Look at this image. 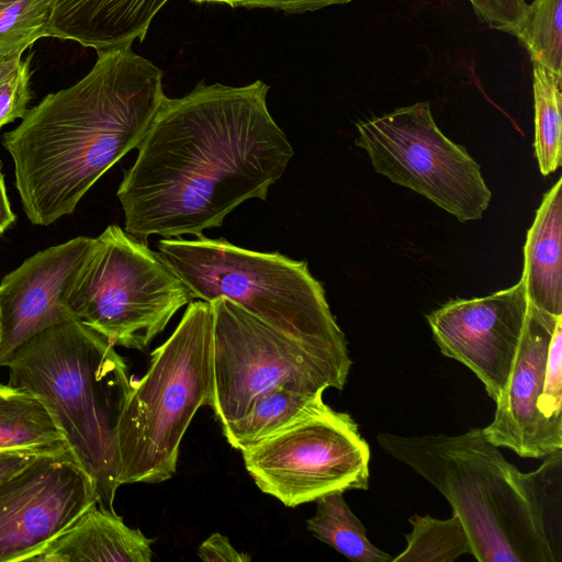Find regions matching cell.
Returning <instances> with one entry per match:
<instances>
[{
    "label": "cell",
    "instance_id": "6da1fadb",
    "mask_svg": "<svg viewBox=\"0 0 562 562\" xmlns=\"http://www.w3.org/2000/svg\"><path fill=\"white\" fill-rule=\"evenodd\" d=\"M269 86L206 85L166 98L116 196L124 231L200 236L249 199L266 201L294 155L267 103Z\"/></svg>",
    "mask_w": 562,
    "mask_h": 562
},
{
    "label": "cell",
    "instance_id": "7a4b0ae2",
    "mask_svg": "<svg viewBox=\"0 0 562 562\" xmlns=\"http://www.w3.org/2000/svg\"><path fill=\"white\" fill-rule=\"evenodd\" d=\"M166 98L162 71L125 45L97 52L83 78L29 109L1 140L29 221L48 226L71 214L138 147Z\"/></svg>",
    "mask_w": 562,
    "mask_h": 562
},
{
    "label": "cell",
    "instance_id": "3957f363",
    "mask_svg": "<svg viewBox=\"0 0 562 562\" xmlns=\"http://www.w3.org/2000/svg\"><path fill=\"white\" fill-rule=\"evenodd\" d=\"M389 456L403 462L441 493L461 520L480 562H559L553 530L554 485L560 484L561 450L539 469L521 472L508 462L482 428L460 435L401 436L379 432Z\"/></svg>",
    "mask_w": 562,
    "mask_h": 562
},
{
    "label": "cell",
    "instance_id": "277c9868",
    "mask_svg": "<svg viewBox=\"0 0 562 562\" xmlns=\"http://www.w3.org/2000/svg\"><path fill=\"white\" fill-rule=\"evenodd\" d=\"M5 367L8 384L37 396L55 417L94 484L97 505L114 510L116 431L133 378L123 357L105 337L69 321L24 342Z\"/></svg>",
    "mask_w": 562,
    "mask_h": 562
},
{
    "label": "cell",
    "instance_id": "5b68a950",
    "mask_svg": "<svg viewBox=\"0 0 562 562\" xmlns=\"http://www.w3.org/2000/svg\"><path fill=\"white\" fill-rule=\"evenodd\" d=\"M158 254L192 299L225 297L306 345L349 355L319 281L305 260L238 247L225 238H162Z\"/></svg>",
    "mask_w": 562,
    "mask_h": 562
},
{
    "label": "cell",
    "instance_id": "8992f818",
    "mask_svg": "<svg viewBox=\"0 0 562 562\" xmlns=\"http://www.w3.org/2000/svg\"><path fill=\"white\" fill-rule=\"evenodd\" d=\"M213 308L192 301L168 339L132 378L116 439L119 483H160L176 473L181 440L213 389Z\"/></svg>",
    "mask_w": 562,
    "mask_h": 562
},
{
    "label": "cell",
    "instance_id": "52a82bcc",
    "mask_svg": "<svg viewBox=\"0 0 562 562\" xmlns=\"http://www.w3.org/2000/svg\"><path fill=\"white\" fill-rule=\"evenodd\" d=\"M192 301L158 251L114 224L93 238L67 294L75 321L139 351Z\"/></svg>",
    "mask_w": 562,
    "mask_h": 562
},
{
    "label": "cell",
    "instance_id": "ba28073f",
    "mask_svg": "<svg viewBox=\"0 0 562 562\" xmlns=\"http://www.w3.org/2000/svg\"><path fill=\"white\" fill-rule=\"evenodd\" d=\"M213 308V389L210 406L221 424L240 418L278 386L317 394L342 390L352 366L340 355L296 340L225 297Z\"/></svg>",
    "mask_w": 562,
    "mask_h": 562
},
{
    "label": "cell",
    "instance_id": "9c48e42d",
    "mask_svg": "<svg viewBox=\"0 0 562 562\" xmlns=\"http://www.w3.org/2000/svg\"><path fill=\"white\" fill-rule=\"evenodd\" d=\"M357 146L374 170L432 201L460 222L482 218L492 192L480 165L436 124L430 104L419 101L359 121Z\"/></svg>",
    "mask_w": 562,
    "mask_h": 562
},
{
    "label": "cell",
    "instance_id": "30bf717a",
    "mask_svg": "<svg viewBox=\"0 0 562 562\" xmlns=\"http://www.w3.org/2000/svg\"><path fill=\"white\" fill-rule=\"evenodd\" d=\"M241 454L257 487L288 507L369 487V445L349 414L324 401Z\"/></svg>",
    "mask_w": 562,
    "mask_h": 562
},
{
    "label": "cell",
    "instance_id": "8fae6325",
    "mask_svg": "<svg viewBox=\"0 0 562 562\" xmlns=\"http://www.w3.org/2000/svg\"><path fill=\"white\" fill-rule=\"evenodd\" d=\"M495 403L482 428L493 445L530 459L562 450V315L528 302L515 366Z\"/></svg>",
    "mask_w": 562,
    "mask_h": 562
},
{
    "label": "cell",
    "instance_id": "7c38bea8",
    "mask_svg": "<svg viewBox=\"0 0 562 562\" xmlns=\"http://www.w3.org/2000/svg\"><path fill=\"white\" fill-rule=\"evenodd\" d=\"M94 504V484L70 450L36 458L0 483V562H26Z\"/></svg>",
    "mask_w": 562,
    "mask_h": 562
},
{
    "label": "cell",
    "instance_id": "4fadbf2b",
    "mask_svg": "<svg viewBox=\"0 0 562 562\" xmlns=\"http://www.w3.org/2000/svg\"><path fill=\"white\" fill-rule=\"evenodd\" d=\"M527 311L520 279L482 297L449 301L426 319L441 353L471 370L496 402L513 372Z\"/></svg>",
    "mask_w": 562,
    "mask_h": 562
},
{
    "label": "cell",
    "instance_id": "5bb4252c",
    "mask_svg": "<svg viewBox=\"0 0 562 562\" xmlns=\"http://www.w3.org/2000/svg\"><path fill=\"white\" fill-rule=\"evenodd\" d=\"M93 238L79 236L37 251L0 282V368L35 335L75 321L67 294Z\"/></svg>",
    "mask_w": 562,
    "mask_h": 562
},
{
    "label": "cell",
    "instance_id": "9a60e30c",
    "mask_svg": "<svg viewBox=\"0 0 562 562\" xmlns=\"http://www.w3.org/2000/svg\"><path fill=\"white\" fill-rule=\"evenodd\" d=\"M169 0H50L46 37L70 40L97 52L142 42Z\"/></svg>",
    "mask_w": 562,
    "mask_h": 562
},
{
    "label": "cell",
    "instance_id": "2e32d148",
    "mask_svg": "<svg viewBox=\"0 0 562 562\" xmlns=\"http://www.w3.org/2000/svg\"><path fill=\"white\" fill-rule=\"evenodd\" d=\"M153 542L114 510L94 504L26 562H150Z\"/></svg>",
    "mask_w": 562,
    "mask_h": 562
},
{
    "label": "cell",
    "instance_id": "e0dca14e",
    "mask_svg": "<svg viewBox=\"0 0 562 562\" xmlns=\"http://www.w3.org/2000/svg\"><path fill=\"white\" fill-rule=\"evenodd\" d=\"M562 178L544 193L524 246L528 302L553 316L562 315Z\"/></svg>",
    "mask_w": 562,
    "mask_h": 562
},
{
    "label": "cell",
    "instance_id": "ac0fdd59",
    "mask_svg": "<svg viewBox=\"0 0 562 562\" xmlns=\"http://www.w3.org/2000/svg\"><path fill=\"white\" fill-rule=\"evenodd\" d=\"M68 450L63 430L43 401L0 382V452L55 454Z\"/></svg>",
    "mask_w": 562,
    "mask_h": 562
},
{
    "label": "cell",
    "instance_id": "d6986e66",
    "mask_svg": "<svg viewBox=\"0 0 562 562\" xmlns=\"http://www.w3.org/2000/svg\"><path fill=\"white\" fill-rule=\"evenodd\" d=\"M322 401L323 393L278 386L259 396L240 418L223 426V435L234 449L243 451L300 419Z\"/></svg>",
    "mask_w": 562,
    "mask_h": 562
},
{
    "label": "cell",
    "instance_id": "ffe728a7",
    "mask_svg": "<svg viewBox=\"0 0 562 562\" xmlns=\"http://www.w3.org/2000/svg\"><path fill=\"white\" fill-rule=\"evenodd\" d=\"M315 502V515L306 522L315 538L351 561H392L389 553L369 540L366 527L346 503L342 491L326 494Z\"/></svg>",
    "mask_w": 562,
    "mask_h": 562
},
{
    "label": "cell",
    "instance_id": "44dd1931",
    "mask_svg": "<svg viewBox=\"0 0 562 562\" xmlns=\"http://www.w3.org/2000/svg\"><path fill=\"white\" fill-rule=\"evenodd\" d=\"M562 76L532 63L533 148L541 175L561 166L562 158Z\"/></svg>",
    "mask_w": 562,
    "mask_h": 562
},
{
    "label": "cell",
    "instance_id": "7402d4cb",
    "mask_svg": "<svg viewBox=\"0 0 562 562\" xmlns=\"http://www.w3.org/2000/svg\"><path fill=\"white\" fill-rule=\"evenodd\" d=\"M408 521L413 528L405 535L407 547L393 562H452L471 552L467 531L456 514L448 519L414 515Z\"/></svg>",
    "mask_w": 562,
    "mask_h": 562
},
{
    "label": "cell",
    "instance_id": "603a6c76",
    "mask_svg": "<svg viewBox=\"0 0 562 562\" xmlns=\"http://www.w3.org/2000/svg\"><path fill=\"white\" fill-rule=\"evenodd\" d=\"M515 36L538 63L562 76V0H533Z\"/></svg>",
    "mask_w": 562,
    "mask_h": 562
},
{
    "label": "cell",
    "instance_id": "cb8c5ba5",
    "mask_svg": "<svg viewBox=\"0 0 562 562\" xmlns=\"http://www.w3.org/2000/svg\"><path fill=\"white\" fill-rule=\"evenodd\" d=\"M50 0H0V55L24 52L46 37Z\"/></svg>",
    "mask_w": 562,
    "mask_h": 562
},
{
    "label": "cell",
    "instance_id": "d4e9b609",
    "mask_svg": "<svg viewBox=\"0 0 562 562\" xmlns=\"http://www.w3.org/2000/svg\"><path fill=\"white\" fill-rule=\"evenodd\" d=\"M30 80V58H26L0 85V128L26 114L32 95Z\"/></svg>",
    "mask_w": 562,
    "mask_h": 562
},
{
    "label": "cell",
    "instance_id": "484cf974",
    "mask_svg": "<svg viewBox=\"0 0 562 562\" xmlns=\"http://www.w3.org/2000/svg\"><path fill=\"white\" fill-rule=\"evenodd\" d=\"M198 557L206 562H247L250 555L239 552L226 536L212 533L198 548Z\"/></svg>",
    "mask_w": 562,
    "mask_h": 562
},
{
    "label": "cell",
    "instance_id": "4316f807",
    "mask_svg": "<svg viewBox=\"0 0 562 562\" xmlns=\"http://www.w3.org/2000/svg\"><path fill=\"white\" fill-rule=\"evenodd\" d=\"M352 1L356 0H237L236 7L268 8L290 13H303Z\"/></svg>",
    "mask_w": 562,
    "mask_h": 562
},
{
    "label": "cell",
    "instance_id": "83f0119b",
    "mask_svg": "<svg viewBox=\"0 0 562 562\" xmlns=\"http://www.w3.org/2000/svg\"><path fill=\"white\" fill-rule=\"evenodd\" d=\"M41 456H44V453L31 451L0 452V483L25 468Z\"/></svg>",
    "mask_w": 562,
    "mask_h": 562
},
{
    "label": "cell",
    "instance_id": "f1b7e54d",
    "mask_svg": "<svg viewBox=\"0 0 562 562\" xmlns=\"http://www.w3.org/2000/svg\"><path fill=\"white\" fill-rule=\"evenodd\" d=\"M509 24V34L515 35L521 23L528 3L526 0H499Z\"/></svg>",
    "mask_w": 562,
    "mask_h": 562
},
{
    "label": "cell",
    "instance_id": "f546056e",
    "mask_svg": "<svg viewBox=\"0 0 562 562\" xmlns=\"http://www.w3.org/2000/svg\"><path fill=\"white\" fill-rule=\"evenodd\" d=\"M15 218L7 193L2 162L0 161V237L15 222Z\"/></svg>",
    "mask_w": 562,
    "mask_h": 562
},
{
    "label": "cell",
    "instance_id": "4dcf8cb0",
    "mask_svg": "<svg viewBox=\"0 0 562 562\" xmlns=\"http://www.w3.org/2000/svg\"><path fill=\"white\" fill-rule=\"evenodd\" d=\"M23 52L0 55V85L9 78L22 61Z\"/></svg>",
    "mask_w": 562,
    "mask_h": 562
},
{
    "label": "cell",
    "instance_id": "1f68e13d",
    "mask_svg": "<svg viewBox=\"0 0 562 562\" xmlns=\"http://www.w3.org/2000/svg\"><path fill=\"white\" fill-rule=\"evenodd\" d=\"M193 2L198 3H221V4H227L232 8H236L237 0H191Z\"/></svg>",
    "mask_w": 562,
    "mask_h": 562
},
{
    "label": "cell",
    "instance_id": "d6a6232c",
    "mask_svg": "<svg viewBox=\"0 0 562 562\" xmlns=\"http://www.w3.org/2000/svg\"><path fill=\"white\" fill-rule=\"evenodd\" d=\"M468 2H471V3H476V2H481V1H484V0H467Z\"/></svg>",
    "mask_w": 562,
    "mask_h": 562
},
{
    "label": "cell",
    "instance_id": "836d02e7",
    "mask_svg": "<svg viewBox=\"0 0 562 562\" xmlns=\"http://www.w3.org/2000/svg\"><path fill=\"white\" fill-rule=\"evenodd\" d=\"M1 336H2V329H1V322H0V341H1Z\"/></svg>",
    "mask_w": 562,
    "mask_h": 562
}]
</instances>
